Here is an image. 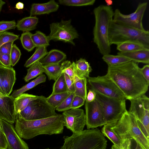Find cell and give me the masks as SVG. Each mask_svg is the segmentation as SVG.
<instances>
[{
	"mask_svg": "<svg viewBox=\"0 0 149 149\" xmlns=\"http://www.w3.org/2000/svg\"><path fill=\"white\" fill-rule=\"evenodd\" d=\"M16 22L15 20L0 21V33L7 30L15 29L16 27Z\"/></svg>",
	"mask_w": 149,
	"mask_h": 149,
	"instance_id": "41",
	"label": "cell"
},
{
	"mask_svg": "<svg viewBox=\"0 0 149 149\" xmlns=\"http://www.w3.org/2000/svg\"><path fill=\"white\" fill-rule=\"evenodd\" d=\"M72 93L69 91L51 94L47 98L48 103L56 108L59 105Z\"/></svg>",
	"mask_w": 149,
	"mask_h": 149,
	"instance_id": "32",
	"label": "cell"
},
{
	"mask_svg": "<svg viewBox=\"0 0 149 149\" xmlns=\"http://www.w3.org/2000/svg\"><path fill=\"white\" fill-rule=\"evenodd\" d=\"M95 1V0H60L59 3L68 6H83L93 5Z\"/></svg>",
	"mask_w": 149,
	"mask_h": 149,
	"instance_id": "37",
	"label": "cell"
},
{
	"mask_svg": "<svg viewBox=\"0 0 149 149\" xmlns=\"http://www.w3.org/2000/svg\"><path fill=\"white\" fill-rule=\"evenodd\" d=\"M0 76L5 95L9 96L16 80L15 71L12 67H6L1 64Z\"/></svg>",
	"mask_w": 149,
	"mask_h": 149,
	"instance_id": "17",
	"label": "cell"
},
{
	"mask_svg": "<svg viewBox=\"0 0 149 149\" xmlns=\"http://www.w3.org/2000/svg\"><path fill=\"white\" fill-rule=\"evenodd\" d=\"M0 92L1 93H2L5 95V93L3 89L2 84V82H1V78L0 76Z\"/></svg>",
	"mask_w": 149,
	"mask_h": 149,
	"instance_id": "50",
	"label": "cell"
},
{
	"mask_svg": "<svg viewBox=\"0 0 149 149\" xmlns=\"http://www.w3.org/2000/svg\"><path fill=\"white\" fill-rule=\"evenodd\" d=\"M19 35L6 31L0 33V47L3 44L10 42H14L19 38Z\"/></svg>",
	"mask_w": 149,
	"mask_h": 149,
	"instance_id": "38",
	"label": "cell"
},
{
	"mask_svg": "<svg viewBox=\"0 0 149 149\" xmlns=\"http://www.w3.org/2000/svg\"><path fill=\"white\" fill-rule=\"evenodd\" d=\"M129 100L131 104L128 111L135 117L141 130L149 134V98L144 94Z\"/></svg>",
	"mask_w": 149,
	"mask_h": 149,
	"instance_id": "10",
	"label": "cell"
},
{
	"mask_svg": "<svg viewBox=\"0 0 149 149\" xmlns=\"http://www.w3.org/2000/svg\"><path fill=\"white\" fill-rule=\"evenodd\" d=\"M85 101L82 97L74 95L70 109L79 108L84 105Z\"/></svg>",
	"mask_w": 149,
	"mask_h": 149,
	"instance_id": "42",
	"label": "cell"
},
{
	"mask_svg": "<svg viewBox=\"0 0 149 149\" xmlns=\"http://www.w3.org/2000/svg\"><path fill=\"white\" fill-rule=\"evenodd\" d=\"M59 6L54 0L43 3H33L30 11V16L49 13L57 11Z\"/></svg>",
	"mask_w": 149,
	"mask_h": 149,
	"instance_id": "18",
	"label": "cell"
},
{
	"mask_svg": "<svg viewBox=\"0 0 149 149\" xmlns=\"http://www.w3.org/2000/svg\"><path fill=\"white\" fill-rule=\"evenodd\" d=\"M50 149L49 148H46V149Z\"/></svg>",
	"mask_w": 149,
	"mask_h": 149,
	"instance_id": "57",
	"label": "cell"
},
{
	"mask_svg": "<svg viewBox=\"0 0 149 149\" xmlns=\"http://www.w3.org/2000/svg\"><path fill=\"white\" fill-rule=\"evenodd\" d=\"M44 72L49 80L56 81L62 73L61 64H51L43 65Z\"/></svg>",
	"mask_w": 149,
	"mask_h": 149,
	"instance_id": "29",
	"label": "cell"
},
{
	"mask_svg": "<svg viewBox=\"0 0 149 149\" xmlns=\"http://www.w3.org/2000/svg\"><path fill=\"white\" fill-rule=\"evenodd\" d=\"M111 127L122 140L124 149H130L132 139L141 149H149V139L142 132L135 117L127 111L117 122L111 124Z\"/></svg>",
	"mask_w": 149,
	"mask_h": 149,
	"instance_id": "3",
	"label": "cell"
},
{
	"mask_svg": "<svg viewBox=\"0 0 149 149\" xmlns=\"http://www.w3.org/2000/svg\"><path fill=\"white\" fill-rule=\"evenodd\" d=\"M106 75L117 85L126 100L140 96L148 90L149 83L143 76L137 63L132 61L108 66Z\"/></svg>",
	"mask_w": 149,
	"mask_h": 149,
	"instance_id": "1",
	"label": "cell"
},
{
	"mask_svg": "<svg viewBox=\"0 0 149 149\" xmlns=\"http://www.w3.org/2000/svg\"><path fill=\"white\" fill-rule=\"evenodd\" d=\"M95 93V98L100 104L107 124L117 122L127 111L126 100L117 99Z\"/></svg>",
	"mask_w": 149,
	"mask_h": 149,
	"instance_id": "8",
	"label": "cell"
},
{
	"mask_svg": "<svg viewBox=\"0 0 149 149\" xmlns=\"http://www.w3.org/2000/svg\"><path fill=\"white\" fill-rule=\"evenodd\" d=\"M147 49L141 42L135 41L128 40L117 45L116 49L120 52H129Z\"/></svg>",
	"mask_w": 149,
	"mask_h": 149,
	"instance_id": "25",
	"label": "cell"
},
{
	"mask_svg": "<svg viewBox=\"0 0 149 149\" xmlns=\"http://www.w3.org/2000/svg\"><path fill=\"white\" fill-rule=\"evenodd\" d=\"M0 149H1V148H0Z\"/></svg>",
	"mask_w": 149,
	"mask_h": 149,
	"instance_id": "58",
	"label": "cell"
},
{
	"mask_svg": "<svg viewBox=\"0 0 149 149\" xmlns=\"http://www.w3.org/2000/svg\"><path fill=\"white\" fill-rule=\"evenodd\" d=\"M68 91L65 82L64 73H62L57 78L53 86V90L51 94L65 92Z\"/></svg>",
	"mask_w": 149,
	"mask_h": 149,
	"instance_id": "34",
	"label": "cell"
},
{
	"mask_svg": "<svg viewBox=\"0 0 149 149\" xmlns=\"http://www.w3.org/2000/svg\"><path fill=\"white\" fill-rule=\"evenodd\" d=\"M62 73L67 74L74 82L76 77L75 70V62L72 63L69 61H66L63 62L61 64Z\"/></svg>",
	"mask_w": 149,
	"mask_h": 149,
	"instance_id": "36",
	"label": "cell"
},
{
	"mask_svg": "<svg viewBox=\"0 0 149 149\" xmlns=\"http://www.w3.org/2000/svg\"><path fill=\"white\" fill-rule=\"evenodd\" d=\"M64 74L68 91L74 93L75 91L74 82L67 74L64 73Z\"/></svg>",
	"mask_w": 149,
	"mask_h": 149,
	"instance_id": "45",
	"label": "cell"
},
{
	"mask_svg": "<svg viewBox=\"0 0 149 149\" xmlns=\"http://www.w3.org/2000/svg\"><path fill=\"white\" fill-rule=\"evenodd\" d=\"M74 96V93H71L59 105L55 108V110L59 112H64L70 109Z\"/></svg>",
	"mask_w": 149,
	"mask_h": 149,
	"instance_id": "39",
	"label": "cell"
},
{
	"mask_svg": "<svg viewBox=\"0 0 149 149\" xmlns=\"http://www.w3.org/2000/svg\"><path fill=\"white\" fill-rule=\"evenodd\" d=\"M5 1L2 0H0V14L2 8L3 6L5 4Z\"/></svg>",
	"mask_w": 149,
	"mask_h": 149,
	"instance_id": "52",
	"label": "cell"
},
{
	"mask_svg": "<svg viewBox=\"0 0 149 149\" xmlns=\"http://www.w3.org/2000/svg\"><path fill=\"white\" fill-rule=\"evenodd\" d=\"M135 149H141L139 146L136 144V148Z\"/></svg>",
	"mask_w": 149,
	"mask_h": 149,
	"instance_id": "55",
	"label": "cell"
},
{
	"mask_svg": "<svg viewBox=\"0 0 149 149\" xmlns=\"http://www.w3.org/2000/svg\"><path fill=\"white\" fill-rule=\"evenodd\" d=\"M0 129L1 130V125H0Z\"/></svg>",
	"mask_w": 149,
	"mask_h": 149,
	"instance_id": "56",
	"label": "cell"
},
{
	"mask_svg": "<svg viewBox=\"0 0 149 149\" xmlns=\"http://www.w3.org/2000/svg\"><path fill=\"white\" fill-rule=\"evenodd\" d=\"M95 23L93 29V40L103 56L110 54L111 47L109 30L113 20L114 11L111 6L101 5L93 10Z\"/></svg>",
	"mask_w": 149,
	"mask_h": 149,
	"instance_id": "4",
	"label": "cell"
},
{
	"mask_svg": "<svg viewBox=\"0 0 149 149\" xmlns=\"http://www.w3.org/2000/svg\"><path fill=\"white\" fill-rule=\"evenodd\" d=\"M14 98L0 92V118L13 124L16 119Z\"/></svg>",
	"mask_w": 149,
	"mask_h": 149,
	"instance_id": "16",
	"label": "cell"
},
{
	"mask_svg": "<svg viewBox=\"0 0 149 149\" xmlns=\"http://www.w3.org/2000/svg\"><path fill=\"white\" fill-rule=\"evenodd\" d=\"M102 59L108 65V66H115L123 64L131 61L123 56L108 54L103 56Z\"/></svg>",
	"mask_w": 149,
	"mask_h": 149,
	"instance_id": "31",
	"label": "cell"
},
{
	"mask_svg": "<svg viewBox=\"0 0 149 149\" xmlns=\"http://www.w3.org/2000/svg\"><path fill=\"white\" fill-rule=\"evenodd\" d=\"M96 97V93L94 91L89 89L88 93L87 94L86 101L88 102H91L95 100Z\"/></svg>",
	"mask_w": 149,
	"mask_h": 149,
	"instance_id": "48",
	"label": "cell"
},
{
	"mask_svg": "<svg viewBox=\"0 0 149 149\" xmlns=\"http://www.w3.org/2000/svg\"><path fill=\"white\" fill-rule=\"evenodd\" d=\"M31 38L36 47L45 46L49 45L50 40L47 36L40 31H37L35 33L32 34Z\"/></svg>",
	"mask_w": 149,
	"mask_h": 149,
	"instance_id": "33",
	"label": "cell"
},
{
	"mask_svg": "<svg viewBox=\"0 0 149 149\" xmlns=\"http://www.w3.org/2000/svg\"><path fill=\"white\" fill-rule=\"evenodd\" d=\"M32 34L30 32L22 33L20 38L23 48L28 52H31L36 47L31 38Z\"/></svg>",
	"mask_w": 149,
	"mask_h": 149,
	"instance_id": "35",
	"label": "cell"
},
{
	"mask_svg": "<svg viewBox=\"0 0 149 149\" xmlns=\"http://www.w3.org/2000/svg\"><path fill=\"white\" fill-rule=\"evenodd\" d=\"M107 145H105L103 146H102L101 147H100L97 148L96 149H106Z\"/></svg>",
	"mask_w": 149,
	"mask_h": 149,
	"instance_id": "54",
	"label": "cell"
},
{
	"mask_svg": "<svg viewBox=\"0 0 149 149\" xmlns=\"http://www.w3.org/2000/svg\"><path fill=\"white\" fill-rule=\"evenodd\" d=\"M38 22V19L36 16L25 17L17 21L16 27L23 32H30L36 29Z\"/></svg>",
	"mask_w": 149,
	"mask_h": 149,
	"instance_id": "22",
	"label": "cell"
},
{
	"mask_svg": "<svg viewBox=\"0 0 149 149\" xmlns=\"http://www.w3.org/2000/svg\"><path fill=\"white\" fill-rule=\"evenodd\" d=\"M71 20H62L60 22L50 25V32L47 36L50 41H61L74 45V39L79 37V34L71 24Z\"/></svg>",
	"mask_w": 149,
	"mask_h": 149,
	"instance_id": "11",
	"label": "cell"
},
{
	"mask_svg": "<svg viewBox=\"0 0 149 149\" xmlns=\"http://www.w3.org/2000/svg\"><path fill=\"white\" fill-rule=\"evenodd\" d=\"M21 55L19 49L15 44H13L10 54L12 66H15L18 62Z\"/></svg>",
	"mask_w": 149,
	"mask_h": 149,
	"instance_id": "40",
	"label": "cell"
},
{
	"mask_svg": "<svg viewBox=\"0 0 149 149\" xmlns=\"http://www.w3.org/2000/svg\"><path fill=\"white\" fill-rule=\"evenodd\" d=\"M147 6V2L139 3L135 11L129 15L124 14L119 9H116L114 11L113 20L129 27L145 30L142 20Z\"/></svg>",
	"mask_w": 149,
	"mask_h": 149,
	"instance_id": "12",
	"label": "cell"
},
{
	"mask_svg": "<svg viewBox=\"0 0 149 149\" xmlns=\"http://www.w3.org/2000/svg\"><path fill=\"white\" fill-rule=\"evenodd\" d=\"M75 73L79 78H88L92 68L90 64L85 59L80 58L75 63Z\"/></svg>",
	"mask_w": 149,
	"mask_h": 149,
	"instance_id": "23",
	"label": "cell"
},
{
	"mask_svg": "<svg viewBox=\"0 0 149 149\" xmlns=\"http://www.w3.org/2000/svg\"></svg>",
	"mask_w": 149,
	"mask_h": 149,
	"instance_id": "59",
	"label": "cell"
},
{
	"mask_svg": "<svg viewBox=\"0 0 149 149\" xmlns=\"http://www.w3.org/2000/svg\"><path fill=\"white\" fill-rule=\"evenodd\" d=\"M87 78H79L76 76L74 81V95L82 97L85 100L87 95Z\"/></svg>",
	"mask_w": 149,
	"mask_h": 149,
	"instance_id": "27",
	"label": "cell"
},
{
	"mask_svg": "<svg viewBox=\"0 0 149 149\" xmlns=\"http://www.w3.org/2000/svg\"><path fill=\"white\" fill-rule=\"evenodd\" d=\"M85 116L87 129H94L107 124L100 104L95 98L91 102L85 100Z\"/></svg>",
	"mask_w": 149,
	"mask_h": 149,
	"instance_id": "14",
	"label": "cell"
},
{
	"mask_svg": "<svg viewBox=\"0 0 149 149\" xmlns=\"http://www.w3.org/2000/svg\"><path fill=\"white\" fill-rule=\"evenodd\" d=\"M62 115L63 126L73 133L83 130L86 120L85 114L83 109L79 108L70 109L64 111Z\"/></svg>",
	"mask_w": 149,
	"mask_h": 149,
	"instance_id": "13",
	"label": "cell"
},
{
	"mask_svg": "<svg viewBox=\"0 0 149 149\" xmlns=\"http://www.w3.org/2000/svg\"><path fill=\"white\" fill-rule=\"evenodd\" d=\"M105 1L107 4V6H111L113 4V1L111 0H106Z\"/></svg>",
	"mask_w": 149,
	"mask_h": 149,
	"instance_id": "51",
	"label": "cell"
},
{
	"mask_svg": "<svg viewBox=\"0 0 149 149\" xmlns=\"http://www.w3.org/2000/svg\"><path fill=\"white\" fill-rule=\"evenodd\" d=\"M7 144L5 137L2 131L0 129V148L7 149Z\"/></svg>",
	"mask_w": 149,
	"mask_h": 149,
	"instance_id": "47",
	"label": "cell"
},
{
	"mask_svg": "<svg viewBox=\"0 0 149 149\" xmlns=\"http://www.w3.org/2000/svg\"><path fill=\"white\" fill-rule=\"evenodd\" d=\"M109 40L110 45H116L124 42L135 41L142 43L149 49V32L141 30L116 22L111 23L109 30Z\"/></svg>",
	"mask_w": 149,
	"mask_h": 149,
	"instance_id": "6",
	"label": "cell"
},
{
	"mask_svg": "<svg viewBox=\"0 0 149 149\" xmlns=\"http://www.w3.org/2000/svg\"><path fill=\"white\" fill-rule=\"evenodd\" d=\"M38 96L24 93L14 98V106L16 116L27 107L31 101L36 98Z\"/></svg>",
	"mask_w": 149,
	"mask_h": 149,
	"instance_id": "21",
	"label": "cell"
},
{
	"mask_svg": "<svg viewBox=\"0 0 149 149\" xmlns=\"http://www.w3.org/2000/svg\"><path fill=\"white\" fill-rule=\"evenodd\" d=\"M90 89L104 95L119 100L125 97L115 83L106 75L87 78Z\"/></svg>",
	"mask_w": 149,
	"mask_h": 149,
	"instance_id": "9",
	"label": "cell"
},
{
	"mask_svg": "<svg viewBox=\"0 0 149 149\" xmlns=\"http://www.w3.org/2000/svg\"><path fill=\"white\" fill-rule=\"evenodd\" d=\"M111 149H124L123 147L120 148V147H119L113 144L111 146Z\"/></svg>",
	"mask_w": 149,
	"mask_h": 149,
	"instance_id": "53",
	"label": "cell"
},
{
	"mask_svg": "<svg viewBox=\"0 0 149 149\" xmlns=\"http://www.w3.org/2000/svg\"><path fill=\"white\" fill-rule=\"evenodd\" d=\"M55 108L50 104L47 98L43 95L38 96L31 101L27 107L16 116L26 120L45 118L58 115Z\"/></svg>",
	"mask_w": 149,
	"mask_h": 149,
	"instance_id": "7",
	"label": "cell"
},
{
	"mask_svg": "<svg viewBox=\"0 0 149 149\" xmlns=\"http://www.w3.org/2000/svg\"><path fill=\"white\" fill-rule=\"evenodd\" d=\"M15 127L22 139L28 140L40 135H51L63 133L64 129L62 114L44 119L26 120L17 118Z\"/></svg>",
	"mask_w": 149,
	"mask_h": 149,
	"instance_id": "2",
	"label": "cell"
},
{
	"mask_svg": "<svg viewBox=\"0 0 149 149\" xmlns=\"http://www.w3.org/2000/svg\"><path fill=\"white\" fill-rule=\"evenodd\" d=\"M66 58V54L59 50L53 49L48 52L40 62L43 65L60 64Z\"/></svg>",
	"mask_w": 149,
	"mask_h": 149,
	"instance_id": "20",
	"label": "cell"
},
{
	"mask_svg": "<svg viewBox=\"0 0 149 149\" xmlns=\"http://www.w3.org/2000/svg\"><path fill=\"white\" fill-rule=\"evenodd\" d=\"M0 123L6 140L7 149H29L27 144L19 137L13 124L0 118Z\"/></svg>",
	"mask_w": 149,
	"mask_h": 149,
	"instance_id": "15",
	"label": "cell"
},
{
	"mask_svg": "<svg viewBox=\"0 0 149 149\" xmlns=\"http://www.w3.org/2000/svg\"><path fill=\"white\" fill-rule=\"evenodd\" d=\"M0 63L1 65L5 67H11L10 54L0 53Z\"/></svg>",
	"mask_w": 149,
	"mask_h": 149,
	"instance_id": "43",
	"label": "cell"
},
{
	"mask_svg": "<svg viewBox=\"0 0 149 149\" xmlns=\"http://www.w3.org/2000/svg\"><path fill=\"white\" fill-rule=\"evenodd\" d=\"M46 79L45 75L42 74L21 88L14 90L10 96L15 98L26 91L34 87L39 84L45 82Z\"/></svg>",
	"mask_w": 149,
	"mask_h": 149,
	"instance_id": "24",
	"label": "cell"
},
{
	"mask_svg": "<svg viewBox=\"0 0 149 149\" xmlns=\"http://www.w3.org/2000/svg\"><path fill=\"white\" fill-rule=\"evenodd\" d=\"M63 138L64 143L60 149H96L107 145V141L97 128L73 133Z\"/></svg>",
	"mask_w": 149,
	"mask_h": 149,
	"instance_id": "5",
	"label": "cell"
},
{
	"mask_svg": "<svg viewBox=\"0 0 149 149\" xmlns=\"http://www.w3.org/2000/svg\"><path fill=\"white\" fill-rule=\"evenodd\" d=\"M117 55L123 56L136 63L149 64V49H145L129 52H119Z\"/></svg>",
	"mask_w": 149,
	"mask_h": 149,
	"instance_id": "19",
	"label": "cell"
},
{
	"mask_svg": "<svg viewBox=\"0 0 149 149\" xmlns=\"http://www.w3.org/2000/svg\"><path fill=\"white\" fill-rule=\"evenodd\" d=\"M27 71V74L24 78L26 82H28L30 80L42 74L44 72L45 70L43 65L40 61H38L30 66Z\"/></svg>",
	"mask_w": 149,
	"mask_h": 149,
	"instance_id": "28",
	"label": "cell"
},
{
	"mask_svg": "<svg viewBox=\"0 0 149 149\" xmlns=\"http://www.w3.org/2000/svg\"><path fill=\"white\" fill-rule=\"evenodd\" d=\"M101 132L104 136L108 138L114 145L120 148L123 147L122 140L112 129L111 124L104 125L101 130Z\"/></svg>",
	"mask_w": 149,
	"mask_h": 149,
	"instance_id": "26",
	"label": "cell"
},
{
	"mask_svg": "<svg viewBox=\"0 0 149 149\" xmlns=\"http://www.w3.org/2000/svg\"><path fill=\"white\" fill-rule=\"evenodd\" d=\"M141 72L145 79L149 83V65L146 64L140 68Z\"/></svg>",
	"mask_w": 149,
	"mask_h": 149,
	"instance_id": "46",
	"label": "cell"
},
{
	"mask_svg": "<svg viewBox=\"0 0 149 149\" xmlns=\"http://www.w3.org/2000/svg\"><path fill=\"white\" fill-rule=\"evenodd\" d=\"M47 53L46 47H36L34 53L26 62L24 66L26 68L29 67L35 63L40 61L47 55Z\"/></svg>",
	"mask_w": 149,
	"mask_h": 149,
	"instance_id": "30",
	"label": "cell"
},
{
	"mask_svg": "<svg viewBox=\"0 0 149 149\" xmlns=\"http://www.w3.org/2000/svg\"><path fill=\"white\" fill-rule=\"evenodd\" d=\"M13 43L10 42L3 45L0 47V53L10 54Z\"/></svg>",
	"mask_w": 149,
	"mask_h": 149,
	"instance_id": "44",
	"label": "cell"
},
{
	"mask_svg": "<svg viewBox=\"0 0 149 149\" xmlns=\"http://www.w3.org/2000/svg\"><path fill=\"white\" fill-rule=\"evenodd\" d=\"M15 8L18 10L22 9L24 8V4L22 2H19L16 4Z\"/></svg>",
	"mask_w": 149,
	"mask_h": 149,
	"instance_id": "49",
	"label": "cell"
},
{
	"mask_svg": "<svg viewBox=\"0 0 149 149\" xmlns=\"http://www.w3.org/2000/svg\"><path fill=\"white\" fill-rule=\"evenodd\" d=\"M1 65V64H0V65Z\"/></svg>",
	"mask_w": 149,
	"mask_h": 149,
	"instance_id": "60",
	"label": "cell"
}]
</instances>
